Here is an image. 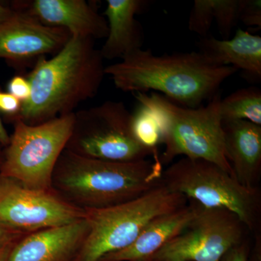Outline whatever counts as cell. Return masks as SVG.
Here are the masks:
<instances>
[{"label":"cell","instance_id":"obj_16","mask_svg":"<svg viewBox=\"0 0 261 261\" xmlns=\"http://www.w3.org/2000/svg\"><path fill=\"white\" fill-rule=\"evenodd\" d=\"M226 158L244 186L258 187L261 172V126L246 121L223 123Z\"/></svg>","mask_w":261,"mask_h":261},{"label":"cell","instance_id":"obj_27","mask_svg":"<svg viewBox=\"0 0 261 261\" xmlns=\"http://www.w3.org/2000/svg\"><path fill=\"white\" fill-rule=\"evenodd\" d=\"M22 238V237H21ZM0 242V261H5L19 239Z\"/></svg>","mask_w":261,"mask_h":261},{"label":"cell","instance_id":"obj_8","mask_svg":"<svg viewBox=\"0 0 261 261\" xmlns=\"http://www.w3.org/2000/svg\"><path fill=\"white\" fill-rule=\"evenodd\" d=\"M132 113L121 101L108 100L74 113L73 132L65 149L90 159L128 163L159 155L132 133Z\"/></svg>","mask_w":261,"mask_h":261},{"label":"cell","instance_id":"obj_26","mask_svg":"<svg viewBox=\"0 0 261 261\" xmlns=\"http://www.w3.org/2000/svg\"><path fill=\"white\" fill-rule=\"evenodd\" d=\"M247 261H261V237L260 233L255 232V241L251 250H250Z\"/></svg>","mask_w":261,"mask_h":261},{"label":"cell","instance_id":"obj_4","mask_svg":"<svg viewBox=\"0 0 261 261\" xmlns=\"http://www.w3.org/2000/svg\"><path fill=\"white\" fill-rule=\"evenodd\" d=\"M135 98L150 108L161 121L164 150L160 160L163 165L181 155L203 159L216 163L235 177L225 149L219 92L207 106L195 108L182 107L154 92L150 95L137 92Z\"/></svg>","mask_w":261,"mask_h":261},{"label":"cell","instance_id":"obj_24","mask_svg":"<svg viewBox=\"0 0 261 261\" xmlns=\"http://www.w3.org/2000/svg\"><path fill=\"white\" fill-rule=\"evenodd\" d=\"M22 107V102L9 92L0 90V112L7 116L16 118Z\"/></svg>","mask_w":261,"mask_h":261},{"label":"cell","instance_id":"obj_11","mask_svg":"<svg viewBox=\"0 0 261 261\" xmlns=\"http://www.w3.org/2000/svg\"><path fill=\"white\" fill-rule=\"evenodd\" d=\"M15 10L0 24V58L19 62L55 56L71 37L66 29L44 25L28 13Z\"/></svg>","mask_w":261,"mask_h":261},{"label":"cell","instance_id":"obj_25","mask_svg":"<svg viewBox=\"0 0 261 261\" xmlns=\"http://www.w3.org/2000/svg\"><path fill=\"white\" fill-rule=\"evenodd\" d=\"M250 247L246 240L232 247L220 261H247Z\"/></svg>","mask_w":261,"mask_h":261},{"label":"cell","instance_id":"obj_13","mask_svg":"<svg viewBox=\"0 0 261 261\" xmlns=\"http://www.w3.org/2000/svg\"><path fill=\"white\" fill-rule=\"evenodd\" d=\"M88 231L84 218L73 224L27 233L15 244L5 261L74 260Z\"/></svg>","mask_w":261,"mask_h":261},{"label":"cell","instance_id":"obj_1","mask_svg":"<svg viewBox=\"0 0 261 261\" xmlns=\"http://www.w3.org/2000/svg\"><path fill=\"white\" fill-rule=\"evenodd\" d=\"M238 72L232 66L213 63L199 51L157 56L142 48L105 69L123 92H159L175 104L192 108L210 100Z\"/></svg>","mask_w":261,"mask_h":261},{"label":"cell","instance_id":"obj_6","mask_svg":"<svg viewBox=\"0 0 261 261\" xmlns=\"http://www.w3.org/2000/svg\"><path fill=\"white\" fill-rule=\"evenodd\" d=\"M162 181L171 191L181 194L203 207L231 211L249 231H258L260 189L244 186L216 163L181 158L163 170Z\"/></svg>","mask_w":261,"mask_h":261},{"label":"cell","instance_id":"obj_30","mask_svg":"<svg viewBox=\"0 0 261 261\" xmlns=\"http://www.w3.org/2000/svg\"><path fill=\"white\" fill-rule=\"evenodd\" d=\"M9 142L10 136L7 130L5 129V126H3V122L0 118V145L5 147L9 144Z\"/></svg>","mask_w":261,"mask_h":261},{"label":"cell","instance_id":"obj_18","mask_svg":"<svg viewBox=\"0 0 261 261\" xmlns=\"http://www.w3.org/2000/svg\"><path fill=\"white\" fill-rule=\"evenodd\" d=\"M223 123L246 121L261 126V91L255 87L238 89L220 105Z\"/></svg>","mask_w":261,"mask_h":261},{"label":"cell","instance_id":"obj_3","mask_svg":"<svg viewBox=\"0 0 261 261\" xmlns=\"http://www.w3.org/2000/svg\"><path fill=\"white\" fill-rule=\"evenodd\" d=\"M163 170L160 154L153 160L118 163L65 149L57 163L53 187L78 207L102 208L134 200L158 186Z\"/></svg>","mask_w":261,"mask_h":261},{"label":"cell","instance_id":"obj_7","mask_svg":"<svg viewBox=\"0 0 261 261\" xmlns=\"http://www.w3.org/2000/svg\"><path fill=\"white\" fill-rule=\"evenodd\" d=\"M74 113L37 125L15 118L14 132L3 152L0 177L32 190H55L53 174L71 137Z\"/></svg>","mask_w":261,"mask_h":261},{"label":"cell","instance_id":"obj_19","mask_svg":"<svg viewBox=\"0 0 261 261\" xmlns=\"http://www.w3.org/2000/svg\"><path fill=\"white\" fill-rule=\"evenodd\" d=\"M132 130L136 140L149 149H158L162 145L163 130L159 117L145 105L139 103L132 113Z\"/></svg>","mask_w":261,"mask_h":261},{"label":"cell","instance_id":"obj_29","mask_svg":"<svg viewBox=\"0 0 261 261\" xmlns=\"http://www.w3.org/2000/svg\"><path fill=\"white\" fill-rule=\"evenodd\" d=\"M15 13L14 8H8L0 4V24L4 23L7 20L11 18Z\"/></svg>","mask_w":261,"mask_h":261},{"label":"cell","instance_id":"obj_20","mask_svg":"<svg viewBox=\"0 0 261 261\" xmlns=\"http://www.w3.org/2000/svg\"><path fill=\"white\" fill-rule=\"evenodd\" d=\"M243 0H212L214 20L220 34L227 38L240 22Z\"/></svg>","mask_w":261,"mask_h":261},{"label":"cell","instance_id":"obj_31","mask_svg":"<svg viewBox=\"0 0 261 261\" xmlns=\"http://www.w3.org/2000/svg\"><path fill=\"white\" fill-rule=\"evenodd\" d=\"M0 146H2L0 145ZM3 152L1 150V148H0V170H1L2 163H3Z\"/></svg>","mask_w":261,"mask_h":261},{"label":"cell","instance_id":"obj_2","mask_svg":"<svg viewBox=\"0 0 261 261\" xmlns=\"http://www.w3.org/2000/svg\"><path fill=\"white\" fill-rule=\"evenodd\" d=\"M37 61L27 77L30 97L16 118L29 125L74 113L97 95L106 75L100 50L89 38L71 36L50 59L42 56Z\"/></svg>","mask_w":261,"mask_h":261},{"label":"cell","instance_id":"obj_15","mask_svg":"<svg viewBox=\"0 0 261 261\" xmlns=\"http://www.w3.org/2000/svg\"><path fill=\"white\" fill-rule=\"evenodd\" d=\"M149 5L145 0H108L104 15L107 17L108 34L100 50L103 59H123L142 49L145 34L136 15Z\"/></svg>","mask_w":261,"mask_h":261},{"label":"cell","instance_id":"obj_12","mask_svg":"<svg viewBox=\"0 0 261 261\" xmlns=\"http://www.w3.org/2000/svg\"><path fill=\"white\" fill-rule=\"evenodd\" d=\"M15 10L28 13L49 27L66 29L70 35L106 39V18L85 0H32L15 3Z\"/></svg>","mask_w":261,"mask_h":261},{"label":"cell","instance_id":"obj_14","mask_svg":"<svg viewBox=\"0 0 261 261\" xmlns=\"http://www.w3.org/2000/svg\"><path fill=\"white\" fill-rule=\"evenodd\" d=\"M190 203L151 221L132 245L109 254L99 261H142L149 259L170 240L185 231L195 219L199 204Z\"/></svg>","mask_w":261,"mask_h":261},{"label":"cell","instance_id":"obj_9","mask_svg":"<svg viewBox=\"0 0 261 261\" xmlns=\"http://www.w3.org/2000/svg\"><path fill=\"white\" fill-rule=\"evenodd\" d=\"M247 229L240 218L231 211L205 207L199 204L195 219L185 231L149 259L220 261L228 250L245 241Z\"/></svg>","mask_w":261,"mask_h":261},{"label":"cell","instance_id":"obj_5","mask_svg":"<svg viewBox=\"0 0 261 261\" xmlns=\"http://www.w3.org/2000/svg\"><path fill=\"white\" fill-rule=\"evenodd\" d=\"M185 196L163 181L134 200L102 208H87L89 231L73 261H99L132 245L147 224L186 205Z\"/></svg>","mask_w":261,"mask_h":261},{"label":"cell","instance_id":"obj_17","mask_svg":"<svg viewBox=\"0 0 261 261\" xmlns=\"http://www.w3.org/2000/svg\"><path fill=\"white\" fill-rule=\"evenodd\" d=\"M199 53L216 64L241 70L247 78L261 80V37L239 29L232 39L220 40L202 37L197 43Z\"/></svg>","mask_w":261,"mask_h":261},{"label":"cell","instance_id":"obj_32","mask_svg":"<svg viewBox=\"0 0 261 261\" xmlns=\"http://www.w3.org/2000/svg\"><path fill=\"white\" fill-rule=\"evenodd\" d=\"M142 261H156V260H152V259H147V260H142Z\"/></svg>","mask_w":261,"mask_h":261},{"label":"cell","instance_id":"obj_10","mask_svg":"<svg viewBox=\"0 0 261 261\" xmlns=\"http://www.w3.org/2000/svg\"><path fill=\"white\" fill-rule=\"evenodd\" d=\"M85 209L56 191H42L0 177V226L30 233L73 224L84 219Z\"/></svg>","mask_w":261,"mask_h":261},{"label":"cell","instance_id":"obj_21","mask_svg":"<svg viewBox=\"0 0 261 261\" xmlns=\"http://www.w3.org/2000/svg\"><path fill=\"white\" fill-rule=\"evenodd\" d=\"M214 20L212 0H195L189 18V29L202 37H207Z\"/></svg>","mask_w":261,"mask_h":261},{"label":"cell","instance_id":"obj_22","mask_svg":"<svg viewBox=\"0 0 261 261\" xmlns=\"http://www.w3.org/2000/svg\"><path fill=\"white\" fill-rule=\"evenodd\" d=\"M240 22L248 27L260 29V0H243Z\"/></svg>","mask_w":261,"mask_h":261},{"label":"cell","instance_id":"obj_28","mask_svg":"<svg viewBox=\"0 0 261 261\" xmlns=\"http://www.w3.org/2000/svg\"><path fill=\"white\" fill-rule=\"evenodd\" d=\"M25 234H27V233L13 231V230H10L9 228L0 226V242L15 240V239L21 238Z\"/></svg>","mask_w":261,"mask_h":261},{"label":"cell","instance_id":"obj_23","mask_svg":"<svg viewBox=\"0 0 261 261\" xmlns=\"http://www.w3.org/2000/svg\"><path fill=\"white\" fill-rule=\"evenodd\" d=\"M10 94L23 103L27 102L31 95V86L28 79L22 75H15L10 80L8 85Z\"/></svg>","mask_w":261,"mask_h":261}]
</instances>
